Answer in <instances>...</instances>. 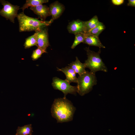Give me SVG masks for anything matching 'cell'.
<instances>
[{
  "label": "cell",
  "instance_id": "6da1fadb",
  "mask_svg": "<svg viewBox=\"0 0 135 135\" xmlns=\"http://www.w3.org/2000/svg\"><path fill=\"white\" fill-rule=\"evenodd\" d=\"M76 110L72 102L66 97L55 99L51 108V114L58 123L72 121Z\"/></svg>",
  "mask_w": 135,
  "mask_h": 135
},
{
  "label": "cell",
  "instance_id": "7a4b0ae2",
  "mask_svg": "<svg viewBox=\"0 0 135 135\" xmlns=\"http://www.w3.org/2000/svg\"><path fill=\"white\" fill-rule=\"evenodd\" d=\"M19 22L20 32L34 31L38 32L50 25L53 20L42 21L28 16L23 12L18 14L17 17Z\"/></svg>",
  "mask_w": 135,
  "mask_h": 135
},
{
  "label": "cell",
  "instance_id": "3957f363",
  "mask_svg": "<svg viewBox=\"0 0 135 135\" xmlns=\"http://www.w3.org/2000/svg\"><path fill=\"white\" fill-rule=\"evenodd\" d=\"M84 49L86 52L88 56L84 64L86 67L90 69V72L95 74L99 71L108 72L107 68L100 56V48L97 52L91 50L89 47H86Z\"/></svg>",
  "mask_w": 135,
  "mask_h": 135
},
{
  "label": "cell",
  "instance_id": "277c9868",
  "mask_svg": "<svg viewBox=\"0 0 135 135\" xmlns=\"http://www.w3.org/2000/svg\"><path fill=\"white\" fill-rule=\"evenodd\" d=\"M97 82L95 74L86 71L78 78L77 93L81 96H84L91 91Z\"/></svg>",
  "mask_w": 135,
  "mask_h": 135
},
{
  "label": "cell",
  "instance_id": "5b68a950",
  "mask_svg": "<svg viewBox=\"0 0 135 135\" xmlns=\"http://www.w3.org/2000/svg\"><path fill=\"white\" fill-rule=\"evenodd\" d=\"M70 84L65 80L56 77L53 78L52 84L54 88L62 91L64 94V97H66L68 94H76L78 92L77 86H72Z\"/></svg>",
  "mask_w": 135,
  "mask_h": 135
},
{
  "label": "cell",
  "instance_id": "8992f818",
  "mask_svg": "<svg viewBox=\"0 0 135 135\" xmlns=\"http://www.w3.org/2000/svg\"><path fill=\"white\" fill-rule=\"evenodd\" d=\"M0 2L3 6V8L0 10V15L6 20H9L14 23L15 18L18 16V12L20 6L12 5L8 2L4 0H0Z\"/></svg>",
  "mask_w": 135,
  "mask_h": 135
},
{
  "label": "cell",
  "instance_id": "52a82bcc",
  "mask_svg": "<svg viewBox=\"0 0 135 135\" xmlns=\"http://www.w3.org/2000/svg\"><path fill=\"white\" fill-rule=\"evenodd\" d=\"M37 32V46L46 51V48L50 45L48 29L44 28Z\"/></svg>",
  "mask_w": 135,
  "mask_h": 135
},
{
  "label": "cell",
  "instance_id": "ba28073f",
  "mask_svg": "<svg viewBox=\"0 0 135 135\" xmlns=\"http://www.w3.org/2000/svg\"><path fill=\"white\" fill-rule=\"evenodd\" d=\"M67 29L69 33L74 34L86 33L85 21L79 20H74L69 23Z\"/></svg>",
  "mask_w": 135,
  "mask_h": 135
},
{
  "label": "cell",
  "instance_id": "9c48e42d",
  "mask_svg": "<svg viewBox=\"0 0 135 135\" xmlns=\"http://www.w3.org/2000/svg\"><path fill=\"white\" fill-rule=\"evenodd\" d=\"M49 8L52 16L51 20L53 21L61 15L64 10V7L63 4L56 1L51 4Z\"/></svg>",
  "mask_w": 135,
  "mask_h": 135
},
{
  "label": "cell",
  "instance_id": "30bf717a",
  "mask_svg": "<svg viewBox=\"0 0 135 135\" xmlns=\"http://www.w3.org/2000/svg\"><path fill=\"white\" fill-rule=\"evenodd\" d=\"M30 9L42 21H45L47 17L51 16L49 7L45 5L40 4L30 7Z\"/></svg>",
  "mask_w": 135,
  "mask_h": 135
},
{
  "label": "cell",
  "instance_id": "8fae6325",
  "mask_svg": "<svg viewBox=\"0 0 135 135\" xmlns=\"http://www.w3.org/2000/svg\"><path fill=\"white\" fill-rule=\"evenodd\" d=\"M83 43L90 46H97L100 48H105V47L101 43L98 36L88 33L84 34V39Z\"/></svg>",
  "mask_w": 135,
  "mask_h": 135
},
{
  "label": "cell",
  "instance_id": "7c38bea8",
  "mask_svg": "<svg viewBox=\"0 0 135 135\" xmlns=\"http://www.w3.org/2000/svg\"><path fill=\"white\" fill-rule=\"evenodd\" d=\"M57 70L61 71L65 74L66 79V80L70 84L72 82L77 83L78 78L76 76V73L74 70L69 66L64 68H57Z\"/></svg>",
  "mask_w": 135,
  "mask_h": 135
},
{
  "label": "cell",
  "instance_id": "4fadbf2b",
  "mask_svg": "<svg viewBox=\"0 0 135 135\" xmlns=\"http://www.w3.org/2000/svg\"><path fill=\"white\" fill-rule=\"evenodd\" d=\"M69 66L72 68L76 73L79 75L83 74L86 70L85 65L80 62L77 57H76V60L68 64Z\"/></svg>",
  "mask_w": 135,
  "mask_h": 135
},
{
  "label": "cell",
  "instance_id": "5bb4252c",
  "mask_svg": "<svg viewBox=\"0 0 135 135\" xmlns=\"http://www.w3.org/2000/svg\"><path fill=\"white\" fill-rule=\"evenodd\" d=\"M33 132L31 124L18 127L15 135H32Z\"/></svg>",
  "mask_w": 135,
  "mask_h": 135
},
{
  "label": "cell",
  "instance_id": "9a60e30c",
  "mask_svg": "<svg viewBox=\"0 0 135 135\" xmlns=\"http://www.w3.org/2000/svg\"><path fill=\"white\" fill-rule=\"evenodd\" d=\"M100 22L96 16H95L88 21H85L86 33L95 28Z\"/></svg>",
  "mask_w": 135,
  "mask_h": 135
},
{
  "label": "cell",
  "instance_id": "2e32d148",
  "mask_svg": "<svg viewBox=\"0 0 135 135\" xmlns=\"http://www.w3.org/2000/svg\"><path fill=\"white\" fill-rule=\"evenodd\" d=\"M48 2V0H27L25 4L20 8L24 11L26 8H28V7L36 6Z\"/></svg>",
  "mask_w": 135,
  "mask_h": 135
},
{
  "label": "cell",
  "instance_id": "e0dca14e",
  "mask_svg": "<svg viewBox=\"0 0 135 135\" xmlns=\"http://www.w3.org/2000/svg\"><path fill=\"white\" fill-rule=\"evenodd\" d=\"M37 32L32 35L28 37L26 39L24 46L25 48H28L34 46H37Z\"/></svg>",
  "mask_w": 135,
  "mask_h": 135
},
{
  "label": "cell",
  "instance_id": "ac0fdd59",
  "mask_svg": "<svg viewBox=\"0 0 135 135\" xmlns=\"http://www.w3.org/2000/svg\"><path fill=\"white\" fill-rule=\"evenodd\" d=\"M105 28V26L103 24L100 22L98 24L95 28L87 33L98 36Z\"/></svg>",
  "mask_w": 135,
  "mask_h": 135
},
{
  "label": "cell",
  "instance_id": "d6986e66",
  "mask_svg": "<svg viewBox=\"0 0 135 135\" xmlns=\"http://www.w3.org/2000/svg\"><path fill=\"white\" fill-rule=\"evenodd\" d=\"M84 34L78 33L74 34L75 39L71 46V48L74 49L81 42L83 43L84 39Z\"/></svg>",
  "mask_w": 135,
  "mask_h": 135
},
{
  "label": "cell",
  "instance_id": "ffe728a7",
  "mask_svg": "<svg viewBox=\"0 0 135 135\" xmlns=\"http://www.w3.org/2000/svg\"><path fill=\"white\" fill-rule=\"evenodd\" d=\"M46 52V51H44L41 48L38 47L33 51L31 58L33 60H36L41 56L42 54Z\"/></svg>",
  "mask_w": 135,
  "mask_h": 135
},
{
  "label": "cell",
  "instance_id": "44dd1931",
  "mask_svg": "<svg viewBox=\"0 0 135 135\" xmlns=\"http://www.w3.org/2000/svg\"><path fill=\"white\" fill-rule=\"evenodd\" d=\"M112 2L113 4L116 5H120L122 4L124 2V0H112Z\"/></svg>",
  "mask_w": 135,
  "mask_h": 135
},
{
  "label": "cell",
  "instance_id": "7402d4cb",
  "mask_svg": "<svg viewBox=\"0 0 135 135\" xmlns=\"http://www.w3.org/2000/svg\"><path fill=\"white\" fill-rule=\"evenodd\" d=\"M128 2L127 4V6L133 7L135 6V0H128Z\"/></svg>",
  "mask_w": 135,
  "mask_h": 135
}]
</instances>
